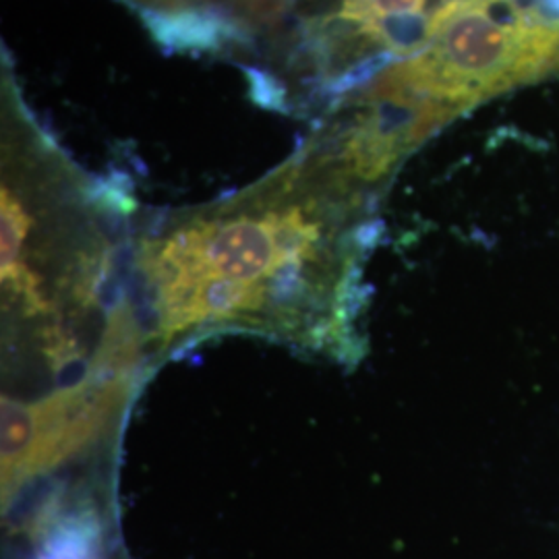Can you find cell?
Returning a JSON list of instances; mask_svg holds the SVG:
<instances>
[{
    "mask_svg": "<svg viewBox=\"0 0 559 559\" xmlns=\"http://www.w3.org/2000/svg\"><path fill=\"white\" fill-rule=\"evenodd\" d=\"M540 0H450L429 40L340 104L396 102L438 124L464 108L559 69V20Z\"/></svg>",
    "mask_w": 559,
    "mask_h": 559,
    "instance_id": "3",
    "label": "cell"
},
{
    "mask_svg": "<svg viewBox=\"0 0 559 559\" xmlns=\"http://www.w3.org/2000/svg\"><path fill=\"white\" fill-rule=\"evenodd\" d=\"M112 210L2 80V400L83 380L138 316Z\"/></svg>",
    "mask_w": 559,
    "mask_h": 559,
    "instance_id": "2",
    "label": "cell"
},
{
    "mask_svg": "<svg viewBox=\"0 0 559 559\" xmlns=\"http://www.w3.org/2000/svg\"><path fill=\"white\" fill-rule=\"evenodd\" d=\"M365 195L313 138L237 195L140 233L129 274L154 367L224 334L355 359Z\"/></svg>",
    "mask_w": 559,
    "mask_h": 559,
    "instance_id": "1",
    "label": "cell"
}]
</instances>
